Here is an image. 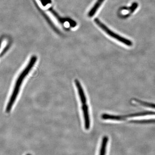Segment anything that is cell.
Returning <instances> with one entry per match:
<instances>
[{
    "label": "cell",
    "instance_id": "52a82bcc",
    "mask_svg": "<svg viewBox=\"0 0 155 155\" xmlns=\"http://www.w3.org/2000/svg\"><path fill=\"white\" fill-rule=\"evenodd\" d=\"M108 140H109V138L107 136H106L103 137L99 155H106V150H107Z\"/></svg>",
    "mask_w": 155,
    "mask_h": 155
},
{
    "label": "cell",
    "instance_id": "30bf717a",
    "mask_svg": "<svg viewBox=\"0 0 155 155\" xmlns=\"http://www.w3.org/2000/svg\"><path fill=\"white\" fill-rule=\"evenodd\" d=\"M30 155V154H28V155Z\"/></svg>",
    "mask_w": 155,
    "mask_h": 155
},
{
    "label": "cell",
    "instance_id": "277c9868",
    "mask_svg": "<svg viewBox=\"0 0 155 155\" xmlns=\"http://www.w3.org/2000/svg\"><path fill=\"white\" fill-rule=\"evenodd\" d=\"M81 110L83 112L84 127L86 130H89L90 128L91 121L88 106L87 104H82L81 106Z\"/></svg>",
    "mask_w": 155,
    "mask_h": 155
},
{
    "label": "cell",
    "instance_id": "8992f818",
    "mask_svg": "<svg viewBox=\"0 0 155 155\" xmlns=\"http://www.w3.org/2000/svg\"><path fill=\"white\" fill-rule=\"evenodd\" d=\"M104 1L105 0H98L97 1L93 8L91 9L90 11L89 12L88 14L89 17H91L94 16Z\"/></svg>",
    "mask_w": 155,
    "mask_h": 155
},
{
    "label": "cell",
    "instance_id": "5b68a950",
    "mask_svg": "<svg viewBox=\"0 0 155 155\" xmlns=\"http://www.w3.org/2000/svg\"><path fill=\"white\" fill-rule=\"evenodd\" d=\"M75 83L76 85V87L77 88L78 92L79 95V98H80L81 102L82 104H87V97L85 96V93L82 85L81 84L80 81L77 79H75Z\"/></svg>",
    "mask_w": 155,
    "mask_h": 155
},
{
    "label": "cell",
    "instance_id": "ba28073f",
    "mask_svg": "<svg viewBox=\"0 0 155 155\" xmlns=\"http://www.w3.org/2000/svg\"><path fill=\"white\" fill-rule=\"evenodd\" d=\"M135 101L139 103L140 104L142 105L146 106L147 107H149L153 108L155 109V104H151V103L146 102L143 101H140V100L137 99H134Z\"/></svg>",
    "mask_w": 155,
    "mask_h": 155
},
{
    "label": "cell",
    "instance_id": "7a4b0ae2",
    "mask_svg": "<svg viewBox=\"0 0 155 155\" xmlns=\"http://www.w3.org/2000/svg\"><path fill=\"white\" fill-rule=\"evenodd\" d=\"M94 22L97 24V25L100 27L104 32H105L108 35L110 36L112 38L115 39L116 40L122 43L123 44H125L127 46H132L133 43L128 39L125 38L121 35H119L118 34H116L113 31L107 27L105 25L101 22L99 19H94Z\"/></svg>",
    "mask_w": 155,
    "mask_h": 155
},
{
    "label": "cell",
    "instance_id": "9c48e42d",
    "mask_svg": "<svg viewBox=\"0 0 155 155\" xmlns=\"http://www.w3.org/2000/svg\"><path fill=\"white\" fill-rule=\"evenodd\" d=\"M130 122H133V123H155V119H148V120H132L130 121Z\"/></svg>",
    "mask_w": 155,
    "mask_h": 155
},
{
    "label": "cell",
    "instance_id": "3957f363",
    "mask_svg": "<svg viewBox=\"0 0 155 155\" xmlns=\"http://www.w3.org/2000/svg\"><path fill=\"white\" fill-rule=\"evenodd\" d=\"M147 115H155V112L145 111V112H140V113L124 115V116H115V115H109L107 114H103L102 115L101 118L104 120L122 121V120H125V119L128 118L137 117V116H147Z\"/></svg>",
    "mask_w": 155,
    "mask_h": 155
},
{
    "label": "cell",
    "instance_id": "6da1fadb",
    "mask_svg": "<svg viewBox=\"0 0 155 155\" xmlns=\"http://www.w3.org/2000/svg\"><path fill=\"white\" fill-rule=\"evenodd\" d=\"M37 60V57L36 56H32L27 66L25 67V69L22 70V72L17 78V81L14 84L12 94L9 99L8 104L6 106V111L7 113H9L11 111V109L14 105V103L16 101L17 97L19 94L20 87H21L23 81L34 66L35 64L36 63Z\"/></svg>",
    "mask_w": 155,
    "mask_h": 155
}]
</instances>
